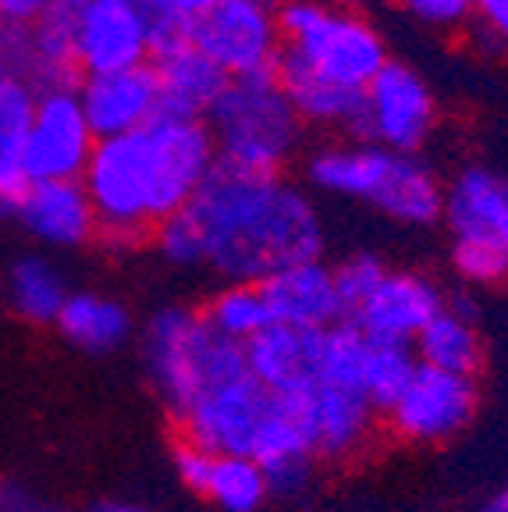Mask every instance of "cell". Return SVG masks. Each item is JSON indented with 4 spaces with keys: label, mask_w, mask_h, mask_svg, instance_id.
<instances>
[{
    "label": "cell",
    "mask_w": 508,
    "mask_h": 512,
    "mask_svg": "<svg viewBox=\"0 0 508 512\" xmlns=\"http://www.w3.org/2000/svg\"><path fill=\"white\" fill-rule=\"evenodd\" d=\"M214 168L217 150L203 121L157 114L135 132L96 139L79 182L93 203L100 239L132 249L182 214Z\"/></svg>",
    "instance_id": "cell-1"
},
{
    "label": "cell",
    "mask_w": 508,
    "mask_h": 512,
    "mask_svg": "<svg viewBox=\"0 0 508 512\" xmlns=\"http://www.w3.org/2000/svg\"><path fill=\"white\" fill-rule=\"evenodd\" d=\"M185 214L203 242V267L224 285H260L292 264L320 260L327 246L313 196L285 175L217 164Z\"/></svg>",
    "instance_id": "cell-2"
},
{
    "label": "cell",
    "mask_w": 508,
    "mask_h": 512,
    "mask_svg": "<svg viewBox=\"0 0 508 512\" xmlns=\"http://www.w3.org/2000/svg\"><path fill=\"white\" fill-rule=\"evenodd\" d=\"M306 185L334 200L374 207L402 228H430L441 221L445 182L413 153L384 150L366 139H338L310 150Z\"/></svg>",
    "instance_id": "cell-3"
},
{
    "label": "cell",
    "mask_w": 508,
    "mask_h": 512,
    "mask_svg": "<svg viewBox=\"0 0 508 512\" xmlns=\"http://www.w3.org/2000/svg\"><path fill=\"white\" fill-rule=\"evenodd\" d=\"M281 57L349 93H363L391 61L388 40L370 15H352L327 0H281Z\"/></svg>",
    "instance_id": "cell-4"
},
{
    "label": "cell",
    "mask_w": 508,
    "mask_h": 512,
    "mask_svg": "<svg viewBox=\"0 0 508 512\" xmlns=\"http://www.w3.org/2000/svg\"><path fill=\"white\" fill-rule=\"evenodd\" d=\"M203 125L214 139L217 164L253 175H281L306 136L274 72L228 79Z\"/></svg>",
    "instance_id": "cell-5"
},
{
    "label": "cell",
    "mask_w": 508,
    "mask_h": 512,
    "mask_svg": "<svg viewBox=\"0 0 508 512\" xmlns=\"http://www.w3.org/2000/svg\"><path fill=\"white\" fill-rule=\"evenodd\" d=\"M143 363L167 413L178 416L203 388L246 367V349L217 335L203 310L160 306L143 328Z\"/></svg>",
    "instance_id": "cell-6"
},
{
    "label": "cell",
    "mask_w": 508,
    "mask_h": 512,
    "mask_svg": "<svg viewBox=\"0 0 508 512\" xmlns=\"http://www.w3.org/2000/svg\"><path fill=\"white\" fill-rule=\"evenodd\" d=\"M441 224L452 242V267L466 285L508 281V175L491 164H466L445 182Z\"/></svg>",
    "instance_id": "cell-7"
},
{
    "label": "cell",
    "mask_w": 508,
    "mask_h": 512,
    "mask_svg": "<svg viewBox=\"0 0 508 512\" xmlns=\"http://www.w3.org/2000/svg\"><path fill=\"white\" fill-rule=\"evenodd\" d=\"M437 96L413 64L388 61L384 72L359 93L352 136L395 153H420L437 132Z\"/></svg>",
    "instance_id": "cell-8"
},
{
    "label": "cell",
    "mask_w": 508,
    "mask_h": 512,
    "mask_svg": "<svg viewBox=\"0 0 508 512\" xmlns=\"http://www.w3.org/2000/svg\"><path fill=\"white\" fill-rule=\"evenodd\" d=\"M189 40L228 79L270 75L281 57L278 11L263 0H214L189 25Z\"/></svg>",
    "instance_id": "cell-9"
},
{
    "label": "cell",
    "mask_w": 508,
    "mask_h": 512,
    "mask_svg": "<svg viewBox=\"0 0 508 512\" xmlns=\"http://www.w3.org/2000/svg\"><path fill=\"white\" fill-rule=\"evenodd\" d=\"M477 406V377H455L416 363L413 377L384 409V427L405 445H445L473 424Z\"/></svg>",
    "instance_id": "cell-10"
},
{
    "label": "cell",
    "mask_w": 508,
    "mask_h": 512,
    "mask_svg": "<svg viewBox=\"0 0 508 512\" xmlns=\"http://www.w3.org/2000/svg\"><path fill=\"white\" fill-rule=\"evenodd\" d=\"M93 146L96 132L89 128L75 82L36 89V111L25 143L29 182H79Z\"/></svg>",
    "instance_id": "cell-11"
},
{
    "label": "cell",
    "mask_w": 508,
    "mask_h": 512,
    "mask_svg": "<svg viewBox=\"0 0 508 512\" xmlns=\"http://www.w3.org/2000/svg\"><path fill=\"white\" fill-rule=\"evenodd\" d=\"M157 25L139 0H75V72L107 75L150 64Z\"/></svg>",
    "instance_id": "cell-12"
},
{
    "label": "cell",
    "mask_w": 508,
    "mask_h": 512,
    "mask_svg": "<svg viewBox=\"0 0 508 512\" xmlns=\"http://www.w3.org/2000/svg\"><path fill=\"white\" fill-rule=\"evenodd\" d=\"M288 402L299 413L302 438L317 463H345L374 445L377 406L352 384L320 377L310 392Z\"/></svg>",
    "instance_id": "cell-13"
},
{
    "label": "cell",
    "mask_w": 508,
    "mask_h": 512,
    "mask_svg": "<svg viewBox=\"0 0 508 512\" xmlns=\"http://www.w3.org/2000/svg\"><path fill=\"white\" fill-rule=\"evenodd\" d=\"M416 356L409 345L381 342L352 324H334L324 335V377L352 384L374 402L377 413L395 402V395L413 377Z\"/></svg>",
    "instance_id": "cell-14"
},
{
    "label": "cell",
    "mask_w": 508,
    "mask_h": 512,
    "mask_svg": "<svg viewBox=\"0 0 508 512\" xmlns=\"http://www.w3.org/2000/svg\"><path fill=\"white\" fill-rule=\"evenodd\" d=\"M448 299L430 274L409 271V267H388L377 288L363 299L356 313H352V328L363 335L381 338V342L409 345L420 338L437 313L445 310Z\"/></svg>",
    "instance_id": "cell-15"
},
{
    "label": "cell",
    "mask_w": 508,
    "mask_h": 512,
    "mask_svg": "<svg viewBox=\"0 0 508 512\" xmlns=\"http://www.w3.org/2000/svg\"><path fill=\"white\" fill-rule=\"evenodd\" d=\"M150 68L160 89V114L175 118L203 121L228 86V75L189 40V32H157Z\"/></svg>",
    "instance_id": "cell-16"
},
{
    "label": "cell",
    "mask_w": 508,
    "mask_h": 512,
    "mask_svg": "<svg viewBox=\"0 0 508 512\" xmlns=\"http://www.w3.org/2000/svg\"><path fill=\"white\" fill-rule=\"evenodd\" d=\"M324 335L270 324L246 349V367L278 399H299L324 377Z\"/></svg>",
    "instance_id": "cell-17"
},
{
    "label": "cell",
    "mask_w": 508,
    "mask_h": 512,
    "mask_svg": "<svg viewBox=\"0 0 508 512\" xmlns=\"http://www.w3.org/2000/svg\"><path fill=\"white\" fill-rule=\"evenodd\" d=\"M11 217L32 242L47 249H82L100 239L82 182H29Z\"/></svg>",
    "instance_id": "cell-18"
},
{
    "label": "cell",
    "mask_w": 508,
    "mask_h": 512,
    "mask_svg": "<svg viewBox=\"0 0 508 512\" xmlns=\"http://www.w3.org/2000/svg\"><path fill=\"white\" fill-rule=\"evenodd\" d=\"M175 470L185 488L217 512H260L274 495L267 470L242 456H214L203 448L178 445Z\"/></svg>",
    "instance_id": "cell-19"
},
{
    "label": "cell",
    "mask_w": 508,
    "mask_h": 512,
    "mask_svg": "<svg viewBox=\"0 0 508 512\" xmlns=\"http://www.w3.org/2000/svg\"><path fill=\"white\" fill-rule=\"evenodd\" d=\"M75 89L96 139L125 136L160 114V89L150 64L107 75H82Z\"/></svg>",
    "instance_id": "cell-20"
},
{
    "label": "cell",
    "mask_w": 508,
    "mask_h": 512,
    "mask_svg": "<svg viewBox=\"0 0 508 512\" xmlns=\"http://www.w3.org/2000/svg\"><path fill=\"white\" fill-rule=\"evenodd\" d=\"M263 299L270 306V317L281 328L299 331H327L342 324L345 306L334 285V271L324 260H302L285 271L260 281Z\"/></svg>",
    "instance_id": "cell-21"
},
{
    "label": "cell",
    "mask_w": 508,
    "mask_h": 512,
    "mask_svg": "<svg viewBox=\"0 0 508 512\" xmlns=\"http://www.w3.org/2000/svg\"><path fill=\"white\" fill-rule=\"evenodd\" d=\"M54 328L72 349L86 352V356H107V352H118L132 338L135 324L132 310L121 299L86 288V292L68 296Z\"/></svg>",
    "instance_id": "cell-22"
},
{
    "label": "cell",
    "mask_w": 508,
    "mask_h": 512,
    "mask_svg": "<svg viewBox=\"0 0 508 512\" xmlns=\"http://www.w3.org/2000/svg\"><path fill=\"white\" fill-rule=\"evenodd\" d=\"M36 86L15 75H0V221L15 214V203L29 189L25 143H29Z\"/></svg>",
    "instance_id": "cell-23"
},
{
    "label": "cell",
    "mask_w": 508,
    "mask_h": 512,
    "mask_svg": "<svg viewBox=\"0 0 508 512\" xmlns=\"http://www.w3.org/2000/svg\"><path fill=\"white\" fill-rule=\"evenodd\" d=\"M413 356L420 367L445 370L455 377H477L484 367V335L469 310L448 303L430 320L413 342Z\"/></svg>",
    "instance_id": "cell-24"
},
{
    "label": "cell",
    "mask_w": 508,
    "mask_h": 512,
    "mask_svg": "<svg viewBox=\"0 0 508 512\" xmlns=\"http://www.w3.org/2000/svg\"><path fill=\"white\" fill-rule=\"evenodd\" d=\"M4 292H8V306L18 320L25 324H57L64 303L72 296L68 288V274L43 253L18 256L4 281Z\"/></svg>",
    "instance_id": "cell-25"
},
{
    "label": "cell",
    "mask_w": 508,
    "mask_h": 512,
    "mask_svg": "<svg viewBox=\"0 0 508 512\" xmlns=\"http://www.w3.org/2000/svg\"><path fill=\"white\" fill-rule=\"evenodd\" d=\"M274 75H278L281 89H285V96L292 100L302 125L327 128V132H352V128H356L359 93L331 86V82L317 79V75L302 72V68L285 64V61H278Z\"/></svg>",
    "instance_id": "cell-26"
},
{
    "label": "cell",
    "mask_w": 508,
    "mask_h": 512,
    "mask_svg": "<svg viewBox=\"0 0 508 512\" xmlns=\"http://www.w3.org/2000/svg\"><path fill=\"white\" fill-rule=\"evenodd\" d=\"M203 317H207V324L217 331V335L228 338V342H235V345H249L256 335H263V331L274 324L260 285L217 288L214 299H210L207 310H203Z\"/></svg>",
    "instance_id": "cell-27"
},
{
    "label": "cell",
    "mask_w": 508,
    "mask_h": 512,
    "mask_svg": "<svg viewBox=\"0 0 508 512\" xmlns=\"http://www.w3.org/2000/svg\"><path fill=\"white\" fill-rule=\"evenodd\" d=\"M331 271H334V285H338L345 313L352 317V313L363 306V299L377 288V281L384 278L388 264L374 253H352V256H345L338 267H331Z\"/></svg>",
    "instance_id": "cell-28"
},
{
    "label": "cell",
    "mask_w": 508,
    "mask_h": 512,
    "mask_svg": "<svg viewBox=\"0 0 508 512\" xmlns=\"http://www.w3.org/2000/svg\"><path fill=\"white\" fill-rule=\"evenodd\" d=\"M405 15L434 32H462L473 22V0H395Z\"/></svg>",
    "instance_id": "cell-29"
},
{
    "label": "cell",
    "mask_w": 508,
    "mask_h": 512,
    "mask_svg": "<svg viewBox=\"0 0 508 512\" xmlns=\"http://www.w3.org/2000/svg\"><path fill=\"white\" fill-rule=\"evenodd\" d=\"M0 75L32 82V32L22 22L0 18ZM36 86V82H32Z\"/></svg>",
    "instance_id": "cell-30"
},
{
    "label": "cell",
    "mask_w": 508,
    "mask_h": 512,
    "mask_svg": "<svg viewBox=\"0 0 508 512\" xmlns=\"http://www.w3.org/2000/svg\"><path fill=\"white\" fill-rule=\"evenodd\" d=\"M150 11L157 32H189V25L196 22L214 0H139Z\"/></svg>",
    "instance_id": "cell-31"
},
{
    "label": "cell",
    "mask_w": 508,
    "mask_h": 512,
    "mask_svg": "<svg viewBox=\"0 0 508 512\" xmlns=\"http://www.w3.org/2000/svg\"><path fill=\"white\" fill-rule=\"evenodd\" d=\"M0 512H68L61 502L40 495L22 480H0Z\"/></svg>",
    "instance_id": "cell-32"
},
{
    "label": "cell",
    "mask_w": 508,
    "mask_h": 512,
    "mask_svg": "<svg viewBox=\"0 0 508 512\" xmlns=\"http://www.w3.org/2000/svg\"><path fill=\"white\" fill-rule=\"evenodd\" d=\"M473 18L494 50H508V0H473Z\"/></svg>",
    "instance_id": "cell-33"
},
{
    "label": "cell",
    "mask_w": 508,
    "mask_h": 512,
    "mask_svg": "<svg viewBox=\"0 0 508 512\" xmlns=\"http://www.w3.org/2000/svg\"><path fill=\"white\" fill-rule=\"evenodd\" d=\"M50 4H54V0H0V18H4V22L32 25Z\"/></svg>",
    "instance_id": "cell-34"
},
{
    "label": "cell",
    "mask_w": 508,
    "mask_h": 512,
    "mask_svg": "<svg viewBox=\"0 0 508 512\" xmlns=\"http://www.w3.org/2000/svg\"><path fill=\"white\" fill-rule=\"evenodd\" d=\"M86 512H157L150 505H139V502H125V498H107V502H96L93 509Z\"/></svg>",
    "instance_id": "cell-35"
},
{
    "label": "cell",
    "mask_w": 508,
    "mask_h": 512,
    "mask_svg": "<svg viewBox=\"0 0 508 512\" xmlns=\"http://www.w3.org/2000/svg\"><path fill=\"white\" fill-rule=\"evenodd\" d=\"M327 4H334V8H342V11H352V15H370V11L381 8L384 0H327Z\"/></svg>",
    "instance_id": "cell-36"
},
{
    "label": "cell",
    "mask_w": 508,
    "mask_h": 512,
    "mask_svg": "<svg viewBox=\"0 0 508 512\" xmlns=\"http://www.w3.org/2000/svg\"><path fill=\"white\" fill-rule=\"evenodd\" d=\"M484 512H508V488H501L498 495L484 505Z\"/></svg>",
    "instance_id": "cell-37"
},
{
    "label": "cell",
    "mask_w": 508,
    "mask_h": 512,
    "mask_svg": "<svg viewBox=\"0 0 508 512\" xmlns=\"http://www.w3.org/2000/svg\"><path fill=\"white\" fill-rule=\"evenodd\" d=\"M263 4H270V8H278V4H281V0H263Z\"/></svg>",
    "instance_id": "cell-38"
}]
</instances>
